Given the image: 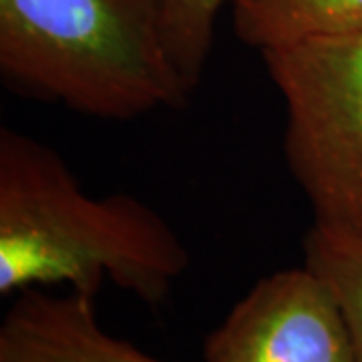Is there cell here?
Listing matches in <instances>:
<instances>
[{"mask_svg":"<svg viewBox=\"0 0 362 362\" xmlns=\"http://www.w3.org/2000/svg\"><path fill=\"white\" fill-rule=\"evenodd\" d=\"M238 39L259 52L362 33V0H230Z\"/></svg>","mask_w":362,"mask_h":362,"instance_id":"obj_6","label":"cell"},{"mask_svg":"<svg viewBox=\"0 0 362 362\" xmlns=\"http://www.w3.org/2000/svg\"><path fill=\"white\" fill-rule=\"evenodd\" d=\"M304 264L337 296L356 362H362V235L314 223L304 238Z\"/></svg>","mask_w":362,"mask_h":362,"instance_id":"obj_7","label":"cell"},{"mask_svg":"<svg viewBox=\"0 0 362 362\" xmlns=\"http://www.w3.org/2000/svg\"><path fill=\"white\" fill-rule=\"evenodd\" d=\"M0 78L21 97L105 121L192 99L153 0H0Z\"/></svg>","mask_w":362,"mask_h":362,"instance_id":"obj_2","label":"cell"},{"mask_svg":"<svg viewBox=\"0 0 362 362\" xmlns=\"http://www.w3.org/2000/svg\"><path fill=\"white\" fill-rule=\"evenodd\" d=\"M206 362H356L337 296L306 264L264 276L206 338Z\"/></svg>","mask_w":362,"mask_h":362,"instance_id":"obj_4","label":"cell"},{"mask_svg":"<svg viewBox=\"0 0 362 362\" xmlns=\"http://www.w3.org/2000/svg\"><path fill=\"white\" fill-rule=\"evenodd\" d=\"M259 54L284 97V156L314 223L362 235V33Z\"/></svg>","mask_w":362,"mask_h":362,"instance_id":"obj_3","label":"cell"},{"mask_svg":"<svg viewBox=\"0 0 362 362\" xmlns=\"http://www.w3.org/2000/svg\"><path fill=\"white\" fill-rule=\"evenodd\" d=\"M189 252L156 209L129 194L93 197L51 145L0 129V294L66 284L97 298L105 282L159 308Z\"/></svg>","mask_w":362,"mask_h":362,"instance_id":"obj_1","label":"cell"},{"mask_svg":"<svg viewBox=\"0 0 362 362\" xmlns=\"http://www.w3.org/2000/svg\"><path fill=\"white\" fill-rule=\"evenodd\" d=\"M0 362H161L109 334L95 298L40 288L21 292L0 324Z\"/></svg>","mask_w":362,"mask_h":362,"instance_id":"obj_5","label":"cell"},{"mask_svg":"<svg viewBox=\"0 0 362 362\" xmlns=\"http://www.w3.org/2000/svg\"><path fill=\"white\" fill-rule=\"evenodd\" d=\"M163 42L187 89L202 85L211 54L216 21L230 0H153Z\"/></svg>","mask_w":362,"mask_h":362,"instance_id":"obj_8","label":"cell"}]
</instances>
